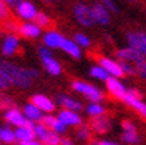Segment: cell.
<instances>
[{
    "instance_id": "obj_1",
    "label": "cell",
    "mask_w": 146,
    "mask_h": 145,
    "mask_svg": "<svg viewBox=\"0 0 146 145\" xmlns=\"http://www.w3.org/2000/svg\"><path fill=\"white\" fill-rule=\"evenodd\" d=\"M0 77L7 84L21 89H28L33 84V80L38 77V71L34 68H24L13 62L0 61Z\"/></svg>"
},
{
    "instance_id": "obj_2",
    "label": "cell",
    "mask_w": 146,
    "mask_h": 145,
    "mask_svg": "<svg viewBox=\"0 0 146 145\" xmlns=\"http://www.w3.org/2000/svg\"><path fill=\"white\" fill-rule=\"evenodd\" d=\"M72 90H75L77 93H81L83 96L90 99L92 102H102L105 98L104 92L99 88H96L94 84H90L87 82H83V80H74L72 82Z\"/></svg>"
},
{
    "instance_id": "obj_3",
    "label": "cell",
    "mask_w": 146,
    "mask_h": 145,
    "mask_svg": "<svg viewBox=\"0 0 146 145\" xmlns=\"http://www.w3.org/2000/svg\"><path fill=\"white\" fill-rule=\"evenodd\" d=\"M38 56L41 59V64L44 67V70L50 74V76H59L62 73V67L59 64V61H56V58L52 55V50L46 46H40L38 47Z\"/></svg>"
},
{
    "instance_id": "obj_4",
    "label": "cell",
    "mask_w": 146,
    "mask_h": 145,
    "mask_svg": "<svg viewBox=\"0 0 146 145\" xmlns=\"http://www.w3.org/2000/svg\"><path fill=\"white\" fill-rule=\"evenodd\" d=\"M74 16H75L77 22L84 25V27H92V25L94 24L92 6H87L84 3L75 5V7H74Z\"/></svg>"
},
{
    "instance_id": "obj_5",
    "label": "cell",
    "mask_w": 146,
    "mask_h": 145,
    "mask_svg": "<svg viewBox=\"0 0 146 145\" xmlns=\"http://www.w3.org/2000/svg\"><path fill=\"white\" fill-rule=\"evenodd\" d=\"M124 102H125V104H128L130 107H133L136 111L146 120V102L142 101V95L137 90L128 89L127 90V95L124 98Z\"/></svg>"
},
{
    "instance_id": "obj_6",
    "label": "cell",
    "mask_w": 146,
    "mask_h": 145,
    "mask_svg": "<svg viewBox=\"0 0 146 145\" xmlns=\"http://www.w3.org/2000/svg\"><path fill=\"white\" fill-rule=\"evenodd\" d=\"M16 15H18V18L24 19V22H31L36 19V16L38 13L36 5H34L33 2H30V0H24V2L15 9Z\"/></svg>"
},
{
    "instance_id": "obj_7",
    "label": "cell",
    "mask_w": 146,
    "mask_h": 145,
    "mask_svg": "<svg viewBox=\"0 0 146 145\" xmlns=\"http://www.w3.org/2000/svg\"><path fill=\"white\" fill-rule=\"evenodd\" d=\"M3 118H5V122L7 124L13 126L15 129H16V127L25 126V124H27V122H28L27 118H25L24 113L21 111L19 108H16V107H12L9 110H6V111L3 113Z\"/></svg>"
},
{
    "instance_id": "obj_8",
    "label": "cell",
    "mask_w": 146,
    "mask_h": 145,
    "mask_svg": "<svg viewBox=\"0 0 146 145\" xmlns=\"http://www.w3.org/2000/svg\"><path fill=\"white\" fill-rule=\"evenodd\" d=\"M99 65L102 68H105L106 73L111 76V77L119 79V77L124 76L123 68H121V65H119V61H115V59H112V58H106V56L99 58Z\"/></svg>"
},
{
    "instance_id": "obj_9",
    "label": "cell",
    "mask_w": 146,
    "mask_h": 145,
    "mask_svg": "<svg viewBox=\"0 0 146 145\" xmlns=\"http://www.w3.org/2000/svg\"><path fill=\"white\" fill-rule=\"evenodd\" d=\"M2 53L5 56H13L16 52H18L19 49V37L16 36V34H9L7 33L5 39L2 40Z\"/></svg>"
},
{
    "instance_id": "obj_10",
    "label": "cell",
    "mask_w": 146,
    "mask_h": 145,
    "mask_svg": "<svg viewBox=\"0 0 146 145\" xmlns=\"http://www.w3.org/2000/svg\"><path fill=\"white\" fill-rule=\"evenodd\" d=\"M65 39L66 37H64L61 33H58L55 30H49L43 34V46L49 47L50 50L52 49H61Z\"/></svg>"
},
{
    "instance_id": "obj_11",
    "label": "cell",
    "mask_w": 146,
    "mask_h": 145,
    "mask_svg": "<svg viewBox=\"0 0 146 145\" xmlns=\"http://www.w3.org/2000/svg\"><path fill=\"white\" fill-rule=\"evenodd\" d=\"M31 102L37 105L44 114H52L56 110V104L47 95H43V93H34L31 96Z\"/></svg>"
},
{
    "instance_id": "obj_12",
    "label": "cell",
    "mask_w": 146,
    "mask_h": 145,
    "mask_svg": "<svg viewBox=\"0 0 146 145\" xmlns=\"http://www.w3.org/2000/svg\"><path fill=\"white\" fill-rule=\"evenodd\" d=\"M56 117L66 127H80V126H83L81 116L78 113H75V111H71V110H61Z\"/></svg>"
},
{
    "instance_id": "obj_13",
    "label": "cell",
    "mask_w": 146,
    "mask_h": 145,
    "mask_svg": "<svg viewBox=\"0 0 146 145\" xmlns=\"http://www.w3.org/2000/svg\"><path fill=\"white\" fill-rule=\"evenodd\" d=\"M105 83H106V89H108V92L111 93V95H112L114 98H117V99H119V101H124L128 89H125V86L121 82H119L118 79H115V77H109Z\"/></svg>"
},
{
    "instance_id": "obj_14",
    "label": "cell",
    "mask_w": 146,
    "mask_h": 145,
    "mask_svg": "<svg viewBox=\"0 0 146 145\" xmlns=\"http://www.w3.org/2000/svg\"><path fill=\"white\" fill-rule=\"evenodd\" d=\"M117 58L119 59V61L130 62V64H133V65H136L137 62H140V61H143V59H146V58H143L139 52H137V50H134V49L130 47V46L123 47V49H118V50H117Z\"/></svg>"
},
{
    "instance_id": "obj_15",
    "label": "cell",
    "mask_w": 146,
    "mask_h": 145,
    "mask_svg": "<svg viewBox=\"0 0 146 145\" xmlns=\"http://www.w3.org/2000/svg\"><path fill=\"white\" fill-rule=\"evenodd\" d=\"M40 123L44 124L47 129H50L52 132H55L58 135H64L68 130V127L61 120H59L56 116H53V114H44V117H43V120Z\"/></svg>"
},
{
    "instance_id": "obj_16",
    "label": "cell",
    "mask_w": 146,
    "mask_h": 145,
    "mask_svg": "<svg viewBox=\"0 0 146 145\" xmlns=\"http://www.w3.org/2000/svg\"><path fill=\"white\" fill-rule=\"evenodd\" d=\"M34 126L36 123L33 122H27V124L22 126V127H16L15 129V136H16V142H28L36 139V135H34Z\"/></svg>"
},
{
    "instance_id": "obj_17",
    "label": "cell",
    "mask_w": 146,
    "mask_h": 145,
    "mask_svg": "<svg viewBox=\"0 0 146 145\" xmlns=\"http://www.w3.org/2000/svg\"><path fill=\"white\" fill-rule=\"evenodd\" d=\"M22 113H24L25 118H27L28 122H33V123H40L43 120V117H44V113H43L37 105H34L31 101L27 102V104L22 107Z\"/></svg>"
},
{
    "instance_id": "obj_18",
    "label": "cell",
    "mask_w": 146,
    "mask_h": 145,
    "mask_svg": "<svg viewBox=\"0 0 146 145\" xmlns=\"http://www.w3.org/2000/svg\"><path fill=\"white\" fill-rule=\"evenodd\" d=\"M92 12H93V19L99 25H108L111 22V15L109 11L102 5V3H96L92 6Z\"/></svg>"
},
{
    "instance_id": "obj_19",
    "label": "cell",
    "mask_w": 146,
    "mask_h": 145,
    "mask_svg": "<svg viewBox=\"0 0 146 145\" xmlns=\"http://www.w3.org/2000/svg\"><path fill=\"white\" fill-rule=\"evenodd\" d=\"M56 102L62 107V110H71V111H75V113H78L80 110H83V104L78 99H75L70 95H64V93L58 95Z\"/></svg>"
},
{
    "instance_id": "obj_20",
    "label": "cell",
    "mask_w": 146,
    "mask_h": 145,
    "mask_svg": "<svg viewBox=\"0 0 146 145\" xmlns=\"http://www.w3.org/2000/svg\"><path fill=\"white\" fill-rule=\"evenodd\" d=\"M18 33L22 37H27V39H38L41 36V28L34 21L22 22L19 25V28H18Z\"/></svg>"
},
{
    "instance_id": "obj_21",
    "label": "cell",
    "mask_w": 146,
    "mask_h": 145,
    "mask_svg": "<svg viewBox=\"0 0 146 145\" xmlns=\"http://www.w3.org/2000/svg\"><path fill=\"white\" fill-rule=\"evenodd\" d=\"M127 41H128V46L133 47L134 50H137L143 58H146V45L140 39L139 33H128L127 34Z\"/></svg>"
},
{
    "instance_id": "obj_22",
    "label": "cell",
    "mask_w": 146,
    "mask_h": 145,
    "mask_svg": "<svg viewBox=\"0 0 146 145\" xmlns=\"http://www.w3.org/2000/svg\"><path fill=\"white\" fill-rule=\"evenodd\" d=\"M90 129H92L93 132H96V133L104 135V133H106V132L111 129V122H109V118H106L105 116L96 117V118H93V120H92Z\"/></svg>"
},
{
    "instance_id": "obj_23",
    "label": "cell",
    "mask_w": 146,
    "mask_h": 145,
    "mask_svg": "<svg viewBox=\"0 0 146 145\" xmlns=\"http://www.w3.org/2000/svg\"><path fill=\"white\" fill-rule=\"evenodd\" d=\"M61 49L64 50L65 53H68L70 56H72L75 59L81 58V47L77 45L74 40H71V39H65V41H64V45H62Z\"/></svg>"
},
{
    "instance_id": "obj_24",
    "label": "cell",
    "mask_w": 146,
    "mask_h": 145,
    "mask_svg": "<svg viewBox=\"0 0 146 145\" xmlns=\"http://www.w3.org/2000/svg\"><path fill=\"white\" fill-rule=\"evenodd\" d=\"M0 142L3 145H12L16 142V136H15V129H11V126L2 127L0 132Z\"/></svg>"
},
{
    "instance_id": "obj_25",
    "label": "cell",
    "mask_w": 146,
    "mask_h": 145,
    "mask_svg": "<svg viewBox=\"0 0 146 145\" xmlns=\"http://www.w3.org/2000/svg\"><path fill=\"white\" fill-rule=\"evenodd\" d=\"M86 113H87L90 117L96 118V117H102L105 116L106 113V108L100 104V102H92L90 105H87V108H86Z\"/></svg>"
},
{
    "instance_id": "obj_26",
    "label": "cell",
    "mask_w": 146,
    "mask_h": 145,
    "mask_svg": "<svg viewBox=\"0 0 146 145\" xmlns=\"http://www.w3.org/2000/svg\"><path fill=\"white\" fill-rule=\"evenodd\" d=\"M90 76H92L93 79H96V80H102V82H106V80L111 77V76L106 73L105 68H102L99 64L90 68Z\"/></svg>"
},
{
    "instance_id": "obj_27",
    "label": "cell",
    "mask_w": 146,
    "mask_h": 145,
    "mask_svg": "<svg viewBox=\"0 0 146 145\" xmlns=\"http://www.w3.org/2000/svg\"><path fill=\"white\" fill-rule=\"evenodd\" d=\"M62 142V138H61V135H58L52 130H49L46 133V136L41 139V144L43 145H61Z\"/></svg>"
},
{
    "instance_id": "obj_28",
    "label": "cell",
    "mask_w": 146,
    "mask_h": 145,
    "mask_svg": "<svg viewBox=\"0 0 146 145\" xmlns=\"http://www.w3.org/2000/svg\"><path fill=\"white\" fill-rule=\"evenodd\" d=\"M75 136H77V139H78V141L87 142L92 138V129L89 126H80L78 129H77V132H75Z\"/></svg>"
},
{
    "instance_id": "obj_29",
    "label": "cell",
    "mask_w": 146,
    "mask_h": 145,
    "mask_svg": "<svg viewBox=\"0 0 146 145\" xmlns=\"http://www.w3.org/2000/svg\"><path fill=\"white\" fill-rule=\"evenodd\" d=\"M121 138H123V142H125L128 145H136L140 142V138L137 135V132H123Z\"/></svg>"
},
{
    "instance_id": "obj_30",
    "label": "cell",
    "mask_w": 146,
    "mask_h": 145,
    "mask_svg": "<svg viewBox=\"0 0 146 145\" xmlns=\"http://www.w3.org/2000/svg\"><path fill=\"white\" fill-rule=\"evenodd\" d=\"M34 22H36L40 28H44V27H49L50 22H52V19H50V16L44 12H38L36 19H34Z\"/></svg>"
},
{
    "instance_id": "obj_31",
    "label": "cell",
    "mask_w": 146,
    "mask_h": 145,
    "mask_svg": "<svg viewBox=\"0 0 146 145\" xmlns=\"http://www.w3.org/2000/svg\"><path fill=\"white\" fill-rule=\"evenodd\" d=\"M74 41H75V43L78 45L80 47H89V46L92 45L90 39L86 36V34H83V33H77L75 36H74Z\"/></svg>"
},
{
    "instance_id": "obj_32",
    "label": "cell",
    "mask_w": 146,
    "mask_h": 145,
    "mask_svg": "<svg viewBox=\"0 0 146 145\" xmlns=\"http://www.w3.org/2000/svg\"><path fill=\"white\" fill-rule=\"evenodd\" d=\"M12 107H15L12 98L6 96L5 93L0 92V110H5V111H6V110H9V108H12Z\"/></svg>"
},
{
    "instance_id": "obj_33",
    "label": "cell",
    "mask_w": 146,
    "mask_h": 145,
    "mask_svg": "<svg viewBox=\"0 0 146 145\" xmlns=\"http://www.w3.org/2000/svg\"><path fill=\"white\" fill-rule=\"evenodd\" d=\"M119 65H121V68H123L124 76H134V74H137L136 67H134L133 64L125 62V61H119Z\"/></svg>"
},
{
    "instance_id": "obj_34",
    "label": "cell",
    "mask_w": 146,
    "mask_h": 145,
    "mask_svg": "<svg viewBox=\"0 0 146 145\" xmlns=\"http://www.w3.org/2000/svg\"><path fill=\"white\" fill-rule=\"evenodd\" d=\"M9 18V7L6 6V3L3 0H0V19L5 21Z\"/></svg>"
},
{
    "instance_id": "obj_35",
    "label": "cell",
    "mask_w": 146,
    "mask_h": 145,
    "mask_svg": "<svg viewBox=\"0 0 146 145\" xmlns=\"http://www.w3.org/2000/svg\"><path fill=\"white\" fill-rule=\"evenodd\" d=\"M5 28L9 31V34H16V33H18L19 25H16L13 21H9V19H7V21L5 22Z\"/></svg>"
},
{
    "instance_id": "obj_36",
    "label": "cell",
    "mask_w": 146,
    "mask_h": 145,
    "mask_svg": "<svg viewBox=\"0 0 146 145\" xmlns=\"http://www.w3.org/2000/svg\"><path fill=\"white\" fill-rule=\"evenodd\" d=\"M134 67H136L137 74H140L142 77H146V59H143V61H140V62H137Z\"/></svg>"
},
{
    "instance_id": "obj_37",
    "label": "cell",
    "mask_w": 146,
    "mask_h": 145,
    "mask_svg": "<svg viewBox=\"0 0 146 145\" xmlns=\"http://www.w3.org/2000/svg\"><path fill=\"white\" fill-rule=\"evenodd\" d=\"M121 127H123V132H137L134 123H131L130 120H124L121 123Z\"/></svg>"
},
{
    "instance_id": "obj_38",
    "label": "cell",
    "mask_w": 146,
    "mask_h": 145,
    "mask_svg": "<svg viewBox=\"0 0 146 145\" xmlns=\"http://www.w3.org/2000/svg\"><path fill=\"white\" fill-rule=\"evenodd\" d=\"M100 3L104 5L109 12H117V6L114 3V0H100Z\"/></svg>"
},
{
    "instance_id": "obj_39",
    "label": "cell",
    "mask_w": 146,
    "mask_h": 145,
    "mask_svg": "<svg viewBox=\"0 0 146 145\" xmlns=\"http://www.w3.org/2000/svg\"><path fill=\"white\" fill-rule=\"evenodd\" d=\"M3 2L6 3L7 7H15V9H16V7H18L24 0H3Z\"/></svg>"
},
{
    "instance_id": "obj_40",
    "label": "cell",
    "mask_w": 146,
    "mask_h": 145,
    "mask_svg": "<svg viewBox=\"0 0 146 145\" xmlns=\"http://www.w3.org/2000/svg\"><path fill=\"white\" fill-rule=\"evenodd\" d=\"M92 145H119V144L112 142V141H105V139H102V141H93Z\"/></svg>"
},
{
    "instance_id": "obj_41",
    "label": "cell",
    "mask_w": 146,
    "mask_h": 145,
    "mask_svg": "<svg viewBox=\"0 0 146 145\" xmlns=\"http://www.w3.org/2000/svg\"><path fill=\"white\" fill-rule=\"evenodd\" d=\"M19 145H43V144L40 141H37V139H33V141H28V142H22Z\"/></svg>"
},
{
    "instance_id": "obj_42",
    "label": "cell",
    "mask_w": 146,
    "mask_h": 145,
    "mask_svg": "<svg viewBox=\"0 0 146 145\" xmlns=\"http://www.w3.org/2000/svg\"><path fill=\"white\" fill-rule=\"evenodd\" d=\"M61 145H74V144H72V141H71V139H68V138H62Z\"/></svg>"
},
{
    "instance_id": "obj_43",
    "label": "cell",
    "mask_w": 146,
    "mask_h": 145,
    "mask_svg": "<svg viewBox=\"0 0 146 145\" xmlns=\"http://www.w3.org/2000/svg\"><path fill=\"white\" fill-rule=\"evenodd\" d=\"M7 86H9V84H7V83H6V82L2 79V77H0V90H2V89H6Z\"/></svg>"
},
{
    "instance_id": "obj_44",
    "label": "cell",
    "mask_w": 146,
    "mask_h": 145,
    "mask_svg": "<svg viewBox=\"0 0 146 145\" xmlns=\"http://www.w3.org/2000/svg\"><path fill=\"white\" fill-rule=\"evenodd\" d=\"M0 132H2V127H0Z\"/></svg>"
},
{
    "instance_id": "obj_45",
    "label": "cell",
    "mask_w": 146,
    "mask_h": 145,
    "mask_svg": "<svg viewBox=\"0 0 146 145\" xmlns=\"http://www.w3.org/2000/svg\"><path fill=\"white\" fill-rule=\"evenodd\" d=\"M0 145H3V144H0Z\"/></svg>"
}]
</instances>
